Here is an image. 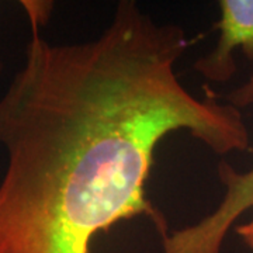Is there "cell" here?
<instances>
[{"instance_id": "1", "label": "cell", "mask_w": 253, "mask_h": 253, "mask_svg": "<svg viewBox=\"0 0 253 253\" xmlns=\"http://www.w3.org/2000/svg\"><path fill=\"white\" fill-rule=\"evenodd\" d=\"M26 62L0 97V253H91L94 238L146 217L158 145L186 131L217 155L251 148L241 110L199 99L176 63L193 41L132 0L97 38L54 45L31 24Z\"/></svg>"}, {"instance_id": "3", "label": "cell", "mask_w": 253, "mask_h": 253, "mask_svg": "<svg viewBox=\"0 0 253 253\" xmlns=\"http://www.w3.org/2000/svg\"><path fill=\"white\" fill-rule=\"evenodd\" d=\"M217 28L219 38L212 52L200 58L194 69L212 82H228L236 71L234 51L241 48L253 61V0H221Z\"/></svg>"}, {"instance_id": "2", "label": "cell", "mask_w": 253, "mask_h": 253, "mask_svg": "<svg viewBox=\"0 0 253 253\" xmlns=\"http://www.w3.org/2000/svg\"><path fill=\"white\" fill-rule=\"evenodd\" d=\"M228 100L239 110L253 104V75ZM218 176L225 186L219 206L199 222L163 236V253H221L228 231L253 207V169L239 173L229 163L221 162Z\"/></svg>"}, {"instance_id": "4", "label": "cell", "mask_w": 253, "mask_h": 253, "mask_svg": "<svg viewBox=\"0 0 253 253\" xmlns=\"http://www.w3.org/2000/svg\"><path fill=\"white\" fill-rule=\"evenodd\" d=\"M21 4L27 11L31 24H36L40 27L45 24L52 9L51 3H44V1H23Z\"/></svg>"}, {"instance_id": "6", "label": "cell", "mask_w": 253, "mask_h": 253, "mask_svg": "<svg viewBox=\"0 0 253 253\" xmlns=\"http://www.w3.org/2000/svg\"><path fill=\"white\" fill-rule=\"evenodd\" d=\"M0 72H1V63H0Z\"/></svg>"}, {"instance_id": "5", "label": "cell", "mask_w": 253, "mask_h": 253, "mask_svg": "<svg viewBox=\"0 0 253 253\" xmlns=\"http://www.w3.org/2000/svg\"><path fill=\"white\" fill-rule=\"evenodd\" d=\"M236 234L242 238L246 246H249L253 251V219L249 222H245L236 226Z\"/></svg>"}]
</instances>
